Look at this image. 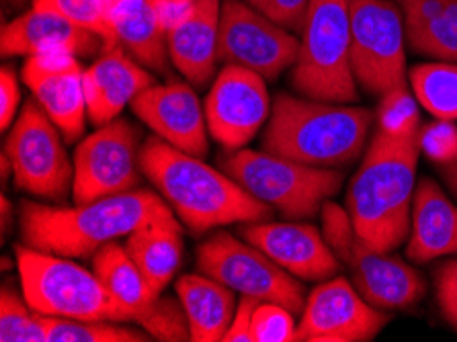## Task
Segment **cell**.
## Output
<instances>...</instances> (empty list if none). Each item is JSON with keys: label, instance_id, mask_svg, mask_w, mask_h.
<instances>
[{"label": "cell", "instance_id": "f35d334b", "mask_svg": "<svg viewBox=\"0 0 457 342\" xmlns=\"http://www.w3.org/2000/svg\"><path fill=\"white\" fill-rule=\"evenodd\" d=\"M449 0H396L398 9L403 11L404 25H417L441 15Z\"/></svg>", "mask_w": 457, "mask_h": 342}, {"label": "cell", "instance_id": "ffe728a7", "mask_svg": "<svg viewBox=\"0 0 457 342\" xmlns=\"http://www.w3.org/2000/svg\"><path fill=\"white\" fill-rule=\"evenodd\" d=\"M103 47L105 44L99 35L36 6L6 23L0 33V52L4 58H29L47 52H71L79 58H91Z\"/></svg>", "mask_w": 457, "mask_h": 342}, {"label": "cell", "instance_id": "2e32d148", "mask_svg": "<svg viewBox=\"0 0 457 342\" xmlns=\"http://www.w3.org/2000/svg\"><path fill=\"white\" fill-rule=\"evenodd\" d=\"M23 82L41 109L58 125L66 142H79L88 117L85 96V70L79 55L47 52L29 55L21 70Z\"/></svg>", "mask_w": 457, "mask_h": 342}, {"label": "cell", "instance_id": "8d00e7d4", "mask_svg": "<svg viewBox=\"0 0 457 342\" xmlns=\"http://www.w3.org/2000/svg\"><path fill=\"white\" fill-rule=\"evenodd\" d=\"M21 101L19 79L11 66H3L0 70V129H11L15 123L17 109Z\"/></svg>", "mask_w": 457, "mask_h": 342}, {"label": "cell", "instance_id": "9a60e30c", "mask_svg": "<svg viewBox=\"0 0 457 342\" xmlns=\"http://www.w3.org/2000/svg\"><path fill=\"white\" fill-rule=\"evenodd\" d=\"M387 322L386 310L367 302L345 277H335L308 296L297 322V340L367 342L376 338Z\"/></svg>", "mask_w": 457, "mask_h": 342}, {"label": "cell", "instance_id": "ba28073f", "mask_svg": "<svg viewBox=\"0 0 457 342\" xmlns=\"http://www.w3.org/2000/svg\"><path fill=\"white\" fill-rule=\"evenodd\" d=\"M322 234L357 291L379 310H406L425 296L427 283L403 258L373 248L353 228L347 209L328 199L320 209Z\"/></svg>", "mask_w": 457, "mask_h": 342}, {"label": "cell", "instance_id": "6da1fadb", "mask_svg": "<svg viewBox=\"0 0 457 342\" xmlns=\"http://www.w3.org/2000/svg\"><path fill=\"white\" fill-rule=\"evenodd\" d=\"M142 172L193 234L228 223L267 221L273 207L262 204L230 174L202 158L150 136L142 146Z\"/></svg>", "mask_w": 457, "mask_h": 342}, {"label": "cell", "instance_id": "4fadbf2b", "mask_svg": "<svg viewBox=\"0 0 457 342\" xmlns=\"http://www.w3.org/2000/svg\"><path fill=\"white\" fill-rule=\"evenodd\" d=\"M300 54V39L286 27L262 15L246 0H224L220 13L218 60L242 66L275 80L292 68Z\"/></svg>", "mask_w": 457, "mask_h": 342}, {"label": "cell", "instance_id": "d6986e66", "mask_svg": "<svg viewBox=\"0 0 457 342\" xmlns=\"http://www.w3.org/2000/svg\"><path fill=\"white\" fill-rule=\"evenodd\" d=\"M152 85L154 76L121 46L103 47L95 64L85 70L88 120L95 125L117 120L121 111Z\"/></svg>", "mask_w": 457, "mask_h": 342}, {"label": "cell", "instance_id": "83f0119b", "mask_svg": "<svg viewBox=\"0 0 457 342\" xmlns=\"http://www.w3.org/2000/svg\"><path fill=\"white\" fill-rule=\"evenodd\" d=\"M47 342H144L148 332L120 326L113 320H76L41 316Z\"/></svg>", "mask_w": 457, "mask_h": 342}, {"label": "cell", "instance_id": "7bdbcfd3", "mask_svg": "<svg viewBox=\"0 0 457 342\" xmlns=\"http://www.w3.org/2000/svg\"><path fill=\"white\" fill-rule=\"evenodd\" d=\"M9 3L11 4H25V3H29V0H9ZM31 3H33V0H31Z\"/></svg>", "mask_w": 457, "mask_h": 342}, {"label": "cell", "instance_id": "74e56055", "mask_svg": "<svg viewBox=\"0 0 457 342\" xmlns=\"http://www.w3.org/2000/svg\"><path fill=\"white\" fill-rule=\"evenodd\" d=\"M261 302L254 297L242 296V299L237 305V313H234V320L230 328H228L224 342H251V326H253V316L256 305Z\"/></svg>", "mask_w": 457, "mask_h": 342}, {"label": "cell", "instance_id": "7402d4cb", "mask_svg": "<svg viewBox=\"0 0 457 342\" xmlns=\"http://www.w3.org/2000/svg\"><path fill=\"white\" fill-rule=\"evenodd\" d=\"M457 254V207L433 179H422L414 191L408 261L425 264Z\"/></svg>", "mask_w": 457, "mask_h": 342}, {"label": "cell", "instance_id": "603a6c76", "mask_svg": "<svg viewBox=\"0 0 457 342\" xmlns=\"http://www.w3.org/2000/svg\"><path fill=\"white\" fill-rule=\"evenodd\" d=\"M123 246L146 277L152 291L161 296L183 263V228L175 212L156 215L136 228Z\"/></svg>", "mask_w": 457, "mask_h": 342}, {"label": "cell", "instance_id": "7c38bea8", "mask_svg": "<svg viewBox=\"0 0 457 342\" xmlns=\"http://www.w3.org/2000/svg\"><path fill=\"white\" fill-rule=\"evenodd\" d=\"M140 131L128 120L109 121L74 150L72 197L76 205L136 191L142 177Z\"/></svg>", "mask_w": 457, "mask_h": 342}, {"label": "cell", "instance_id": "ab89813d", "mask_svg": "<svg viewBox=\"0 0 457 342\" xmlns=\"http://www.w3.org/2000/svg\"><path fill=\"white\" fill-rule=\"evenodd\" d=\"M441 174H443V179H445V183L449 185V188H452V191L457 195V158L453 160V163L443 164Z\"/></svg>", "mask_w": 457, "mask_h": 342}, {"label": "cell", "instance_id": "f1b7e54d", "mask_svg": "<svg viewBox=\"0 0 457 342\" xmlns=\"http://www.w3.org/2000/svg\"><path fill=\"white\" fill-rule=\"evenodd\" d=\"M406 27V41L417 54L457 64V0H449L441 15Z\"/></svg>", "mask_w": 457, "mask_h": 342}, {"label": "cell", "instance_id": "5b68a950", "mask_svg": "<svg viewBox=\"0 0 457 342\" xmlns=\"http://www.w3.org/2000/svg\"><path fill=\"white\" fill-rule=\"evenodd\" d=\"M15 256L25 302L41 316L131 322L95 271L27 244H17Z\"/></svg>", "mask_w": 457, "mask_h": 342}, {"label": "cell", "instance_id": "8992f818", "mask_svg": "<svg viewBox=\"0 0 457 342\" xmlns=\"http://www.w3.org/2000/svg\"><path fill=\"white\" fill-rule=\"evenodd\" d=\"M292 87L314 101H357L351 66V0H310Z\"/></svg>", "mask_w": 457, "mask_h": 342}, {"label": "cell", "instance_id": "7a4b0ae2", "mask_svg": "<svg viewBox=\"0 0 457 342\" xmlns=\"http://www.w3.org/2000/svg\"><path fill=\"white\" fill-rule=\"evenodd\" d=\"M419 134L398 138L376 131L347 191V213L361 238L392 253L411 234Z\"/></svg>", "mask_w": 457, "mask_h": 342}, {"label": "cell", "instance_id": "ee69618b", "mask_svg": "<svg viewBox=\"0 0 457 342\" xmlns=\"http://www.w3.org/2000/svg\"><path fill=\"white\" fill-rule=\"evenodd\" d=\"M181 3H195V0H181Z\"/></svg>", "mask_w": 457, "mask_h": 342}, {"label": "cell", "instance_id": "60d3db41", "mask_svg": "<svg viewBox=\"0 0 457 342\" xmlns=\"http://www.w3.org/2000/svg\"><path fill=\"white\" fill-rule=\"evenodd\" d=\"M12 212V207L9 204V199H6V195H3V234H6V229H9V213Z\"/></svg>", "mask_w": 457, "mask_h": 342}, {"label": "cell", "instance_id": "484cf974", "mask_svg": "<svg viewBox=\"0 0 457 342\" xmlns=\"http://www.w3.org/2000/svg\"><path fill=\"white\" fill-rule=\"evenodd\" d=\"M93 271L115 302L129 313L131 322H140L156 302L158 296L152 291L146 277L128 254L126 246L117 240L105 244L93 254Z\"/></svg>", "mask_w": 457, "mask_h": 342}, {"label": "cell", "instance_id": "d4e9b609", "mask_svg": "<svg viewBox=\"0 0 457 342\" xmlns=\"http://www.w3.org/2000/svg\"><path fill=\"white\" fill-rule=\"evenodd\" d=\"M113 41L148 70H169V33L158 23L150 0L117 3L113 11Z\"/></svg>", "mask_w": 457, "mask_h": 342}, {"label": "cell", "instance_id": "30bf717a", "mask_svg": "<svg viewBox=\"0 0 457 342\" xmlns=\"http://www.w3.org/2000/svg\"><path fill=\"white\" fill-rule=\"evenodd\" d=\"M62 131L33 99L27 101L6 136L12 179L21 191L44 201H64L72 191L74 163L66 154Z\"/></svg>", "mask_w": 457, "mask_h": 342}, {"label": "cell", "instance_id": "d590c367", "mask_svg": "<svg viewBox=\"0 0 457 342\" xmlns=\"http://www.w3.org/2000/svg\"><path fill=\"white\" fill-rule=\"evenodd\" d=\"M435 289L441 313L457 330V258L435 271Z\"/></svg>", "mask_w": 457, "mask_h": 342}, {"label": "cell", "instance_id": "e0dca14e", "mask_svg": "<svg viewBox=\"0 0 457 342\" xmlns=\"http://www.w3.org/2000/svg\"><path fill=\"white\" fill-rule=\"evenodd\" d=\"M131 111L166 144L175 146L187 154L205 158V109L193 87L185 82L152 85L131 101Z\"/></svg>", "mask_w": 457, "mask_h": 342}, {"label": "cell", "instance_id": "277c9868", "mask_svg": "<svg viewBox=\"0 0 457 342\" xmlns=\"http://www.w3.org/2000/svg\"><path fill=\"white\" fill-rule=\"evenodd\" d=\"M373 120L376 113L363 107L279 95L262 150L308 166L338 169L361 156Z\"/></svg>", "mask_w": 457, "mask_h": 342}, {"label": "cell", "instance_id": "4dcf8cb0", "mask_svg": "<svg viewBox=\"0 0 457 342\" xmlns=\"http://www.w3.org/2000/svg\"><path fill=\"white\" fill-rule=\"evenodd\" d=\"M0 340L47 342L41 313L9 288L0 291Z\"/></svg>", "mask_w": 457, "mask_h": 342}, {"label": "cell", "instance_id": "836d02e7", "mask_svg": "<svg viewBox=\"0 0 457 342\" xmlns=\"http://www.w3.org/2000/svg\"><path fill=\"white\" fill-rule=\"evenodd\" d=\"M297 340V324L294 312L273 302H261L256 305L251 342H294Z\"/></svg>", "mask_w": 457, "mask_h": 342}, {"label": "cell", "instance_id": "b9f144b4", "mask_svg": "<svg viewBox=\"0 0 457 342\" xmlns=\"http://www.w3.org/2000/svg\"><path fill=\"white\" fill-rule=\"evenodd\" d=\"M246 3H248V4H253V6H256V9H259V6H261V4H265L267 0H246Z\"/></svg>", "mask_w": 457, "mask_h": 342}, {"label": "cell", "instance_id": "ac0fdd59", "mask_svg": "<svg viewBox=\"0 0 457 342\" xmlns=\"http://www.w3.org/2000/svg\"><path fill=\"white\" fill-rule=\"evenodd\" d=\"M240 236L297 279L324 281L341 269L328 240L312 223L253 221L240 228Z\"/></svg>", "mask_w": 457, "mask_h": 342}, {"label": "cell", "instance_id": "5bb4252c", "mask_svg": "<svg viewBox=\"0 0 457 342\" xmlns=\"http://www.w3.org/2000/svg\"><path fill=\"white\" fill-rule=\"evenodd\" d=\"M207 131L226 150H242L271 115L265 79L242 66L226 64L205 99Z\"/></svg>", "mask_w": 457, "mask_h": 342}, {"label": "cell", "instance_id": "9c48e42d", "mask_svg": "<svg viewBox=\"0 0 457 342\" xmlns=\"http://www.w3.org/2000/svg\"><path fill=\"white\" fill-rule=\"evenodd\" d=\"M197 267L204 275L224 283L240 296L273 302L300 313L306 291L297 277L277 264L254 244L220 232L197 246Z\"/></svg>", "mask_w": 457, "mask_h": 342}, {"label": "cell", "instance_id": "52a82bcc", "mask_svg": "<svg viewBox=\"0 0 457 342\" xmlns=\"http://www.w3.org/2000/svg\"><path fill=\"white\" fill-rule=\"evenodd\" d=\"M220 166L253 197L292 220L314 218L343 187L337 169L308 166L271 152L234 150Z\"/></svg>", "mask_w": 457, "mask_h": 342}, {"label": "cell", "instance_id": "f546056e", "mask_svg": "<svg viewBox=\"0 0 457 342\" xmlns=\"http://www.w3.org/2000/svg\"><path fill=\"white\" fill-rule=\"evenodd\" d=\"M120 0H33L31 6L64 17L82 29L99 35L105 47L113 41V11Z\"/></svg>", "mask_w": 457, "mask_h": 342}, {"label": "cell", "instance_id": "8fae6325", "mask_svg": "<svg viewBox=\"0 0 457 342\" xmlns=\"http://www.w3.org/2000/svg\"><path fill=\"white\" fill-rule=\"evenodd\" d=\"M406 27L390 0H351V66L367 93L406 85Z\"/></svg>", "mask_w": 457, "mask_h": 342}, {"label": "cell", "instance_id": "44dd1931", "mask_svg": "<svg viewBox=\"0 0 457 342\" xmlns=\"http://www.w3.org/2000/svg\"><path fill=\"white\" fill-rule=\"evenodd\" d=\"M220 13V0H195L181 23L169 31L170 64L193 87H205L216 79Z\"/></svg>", "mask_w": 457, "mask_h": 342}, {"label": "cell", "instance_id": "1f68e13d", "mask_svg": "<svg viewBox=\"0 0 457 342\" xmlns=\"http://www.w3.org/2000/svg\"><path fill=\"white\" fill-rule=\"evenodd\" d=\"M417 96L406 85L387 90L376 111L378 129L387 136H414L420 129V111Z\"/></svg>", "mask_w": 457, "mask_h": 342}, {"label": "cell", "instance_id": "3957f363", "mask_svg": "<svg viewBox=\"0 0 457 342\" xmlns=\"http://www.w3.org/2000/svg\"><path fill=\"white\" fill-rule=\"evenodd\" d=\"M172 212L161 193L136 191L76 207L21 204V238L27 246L66 258H88L105 244L128 238L142 223Z\"/></svg>", "mask_w": 457, "mask_h": 342}, {"label": "cell", "instance_id": "e575fe53", "mask_svg": "<svg viewBox=\"0 0 457 342\" xmlns=\"http://www.w3.org/2000/svg\"><path fill=\"white\" fill-rule=\"evenodd\" d=\"M420 152L433 163L449 164L457 158V125L447 120H435L420 125L419 129Z\"/></svg>", "mask_w": 457, "mask_h": 342}, {"label": "cell", "instance_id": "4316f807", "mask_svg": "<svg viewBox=\"0 0 457 342\" xmlns=\"http://www.w3.org/2000/svg\"><path fill=\"white\" fill-rule=\"evenodd\" d=\"M417 101L435 120L457 121V64L428 62L419 64L408 74Z\"/></svg>", "mask_w": 457, "mask_h": 342}, {"label": "cell", "instance_id": "d6a6232c", "mask_svg": "<svg viewBox=\"0 0 457 342\" xmlns=\"http://www.w3.org/2000/svg\"><path fill=\"white\" fill-rule=\"evenodd\" d=\"M144 332H148L150 338L164 342H185L191 340L189 322H187L185 310L181 302H175L172 297L158 296L152 308L146 312L140 322Z\"/></svg>", "mask_w": 457, "mask_h": 342}, {"label": "cell", "instance_id": "cb8c5ba5", "mask_svg": "<svg viewBox=\"0 0 457 342\" xmlns=\"http://www.w3.org/2000/svg\"><path fill=\"white\" fill-rule=\"evenodd\" d=\"M234 289L207 275H183L177 281V296L181 302L193 342L224 340L237 313Z\"/></svg>", "mask_w": 457, "mask_h": 342}]
</instances>
